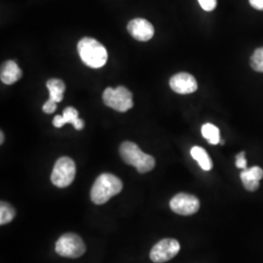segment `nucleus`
<instances>
[{
  "label": "nucleus",
  "mask_w": 263,
  "mask_h": 263,
  "mask_svg": "<svg viewBox=\"0 0 263 263\" xmlns=\"http://www.w3.org/2000/svg\"><path fill=\"white\" fill-rule=\"evenodd\" d=\"M79 56L85 65L92 68H101L107 62V51L94 38H82L77 45Z\"/></svg>",
  "instance_id": "nucleus-1"
},
{
  "label": "nucleus",
  "mask_w": 263,
  "mask_h": 263,
  "mask_svg": "<svg viewBox=\"0 0 263 263\" xmlns=\"http://www.w3.org/2000/svg\"><path fill=\"white\" fill-rule=\"evenodd\" d=\"M122 181L111 174L101 175L91 189V199L97 205H103L110 198L121 192Z\"/></svg>",
  "instance_id": "nucleus-2"
},
{
  "label": "nucleus",
  "mask_w": 263,
  "mask_h": 263,
  "mask_svg": "<svg viewBox=\"0 0 263 263\" xmlns=\"http://www.w3.org/2000/svg\"><path fill=\"white\" fill-rule=\"evenodd\" d=\"M120 155L124 162L134 166L139 173L145 174L155 167V159L142 152L141 148L134 142L125 141L120 145Z\"/></svg>",
  "instance_id": "nucleus-3"
},
{
  "label": "nucleus",
  "mask_w": 263,
  "mask_h": 263,
  "mask_svg": "<svg viewBox=\"0 0 263 263\" xmlns=\"http://www.w3.org/2000/svg\"><path fill=\"white\" fill-rule=\"evenodd\" d=\"M104 104L119 112L130 110L133 105V94L124 86H119L115 89L106 88L103 94Z\"/></svg>",
  "instance_id": "nucleus-4"
},
{
  "label": "nucleus",
  "mask_w": 263,
  "mask_h": 263,
  "mask_svg": "<svg viewBox=\"0 0 263 263\" xmlns=\"http://www.w3.org/2000/svg\"><path fill=\"white\" fill-rule=\"evenodd\" d=\"M76 174L74 161L69 157H61L57 160L51 175V180L57 187H67L74 180Z\"/></svg>",
  "instance_id": "nucleus-5"
},
{
  "label": "nucleus",
  "mask_w": 263,
  "mask_h": 263,
  "mask_svg": "<svg viewBox=\"0 0 263 263\" xmlns=\"http://www.w3.org/2000/svg\"><path fill=\"white\" fill-rule=\"evenodd\" d=\"M86 252L83 240L74 233H66L62 236L56 243V253L69 258H77Z\"/></svg>",
  "instance_id": "nucleus-6"
},
{
  "label": "nucleus",
  "mask_w": 263,
  "mask_h": 263,
  "mask_svg": "<svg viewBox=\"0 0 263 263\" xmlns=\"http://www.w3.org/2000/svg\"><path fill=\"white\" fill-rule=\"evenodd\" d=\"M179 243L175 239H163L155 245L151 251V259L154 263L169 261L179 254Z\"/></svg>",
  "instance_id": "nucleus-7"
},
{
  "label": "nucleus",
  "mask_w": 263,
  "mask_h": 263,
  "mask_svg": "<svg viewBox=\"0 0 263 263\" xmlns=\"http://www.w3.org/2000/svg\"><path fill=\"white\" fill-rule=\"evenodd\" d=\"M170 207L173 212L180 216H191L197 213L200 209V201L197 197L186 194L179 193L170 202Z\"/></svg>",
  "instance_id": "nucleus-8"
},
{
  "label": "nucleus",
  "mask_w": 263,
  "mask_h": 263,
  "mask_svg": "<svg viewBox=\"0 0 263 263\" xmlns=\"http://www.w3.org/2000/svg\"><path fill=\"white\" fill-rule=\"evenodd\" d=\"M170 87L178 94L186 95L194 93L197 90L198 85L194 76L186 72H180L171 78Z\"/></svg>",
  "instance_id": "nucleus-9"
},
{
  "label": "nucleus",
  "mask_w": 263,
  "mask_h": 263,
  "mask_svg": "<svg viewBox=\"0 0 263 263\" xmlns=\"http://www.w3.org/2000/svg\"><path fill=\"white\" fill-rule=\"evenodd\" d=\"M127 28L133 37L141 42L151 40L154 35V28L147 20L141 18L132 20Z\"/></svg>",
  "instance_id": "nucleus-10"
},
{
  "label": "nucleus",
  "mask_w": 263,
  "mask_h": 263,
  "mask_svg": "<svg viewBox=\"0 0 263 263\" xmlns=\"http://www.w3.org/2000/svg\"><path fill=\"white\" fill-rule=\"evenodd\" d=\"M68 123L72 124L78 131L82 130L84 127V121L82 119H79L77 109L72 106L66 107L63 112V115H56L53 120V125L56 128H62L64 125Z\"/></svg>",
  "instance_id": "nucleus-11"
},
{
  "label": "nucleus",
  "mask_w": 263,
  "mask_h": 263,
  "mask_svg": "<svg viewBox=\"0 0 263 263\" xmlns=\"http://www.w3.org/2000/svg\"><path fill=\"white\" fill-rule=\"evenodd\" d=\"M21 77L22 70L14 61H7L1 66L0 78L4 84H14L20 80Z\"/></svg>",
  "instance_id": "nucleus-12"
},
{
  "label": "nucleus",
  "mask_w": 263,
  "mask_h": 263,
  "mask_svg": "<svg viewBox=\"0 0 263 263\" xmlns=\"http://www.w3.org/2000/svg\"><path fill=\"white\" fill-rule=\"evenodd\" d=\"M47 88L50 93V100L61 103L64 100V93L66 91V85L63 80L52 78L47 81Z\"/></svg>",
  "instance_id": "nucleus-13"
},
{
  "label": "nucleus",
  "mask_w": 263,
  "mask_h": 263,
  "mask_svg": "<svg viewBox=\"0 0 263 263\" xmlns=\"http://www.w3.org/2000/svg\"><path fill=\"white\" fill-rule=\"evenodd\" d=\"M190 154L204 171H211L213 168V161L204 148L200 146H193L190 151Z\"/></svg>",
  "instance_id": "nucleus-14"
},
{
  "label": "nucleus",
  "mask_w": 263,
  "mask_h": 263,
  "mask_svg": "<svg viewBox=\"0 0 263 263\" xmlns=\"http://www.w3.org/2000/svg\"><path fill=\"white\" fill-rule=\"evenodd\" d=\"M202 135L211 144H217L220 142L219 129L214 124L206 123L202 126Z\"/></svg>",
  "instance_id": "nucleus-15"
},
{
  "label": "nucleus",
  "mask_w": 263,
  "mask_h": 263,
  "mask_svg": "<svg viewBox=\"0 0 263 263\" xmlns=\"http://www.w3.org/2000/svg\"><path fill=\"white\" fill-rule=\"evenodd\" d=\"M16 215V211L9 203L2 201L0 203V224L4 226L11 222Z\"/></svg>",
  "instance_id": "nucleus-16"
},
{
  "label": "nucleus",
  "mask_w": 263,
  "mask_h": 263,
  "mask_svg": "<svg viewBox=\"0 0 263 263\" xmlns=\"http://www.w3.org/2000/svg\"><path fill=\"white\" fill-rule=\"evenodd\" d=\"M263 178V170L259 167L246 169L241 173L242 180H260Z\"/></svg>",
  "instance_id": "nucleus-17"
},
{
  "label": "nucleus",
  "mask_w": 263,
  "mask_h": 263,
  "mask_svg": "<svg viewBox=\"0 0 263 263\" xmlns=\"http://www.w3.org/2000/svg\"><path fill=\"white\" fill-rule=\"evenodd\" d=\"M251 66L258 72H263V47L256 49L251 58Z\"/></svg>",
  "instance_id": "nucleus-18"
},
{
  "label": "nucleus",
  "mask_w": 263,
  "mask_h": 263,
  "mask_svg": "<svg viewBox=\"0 0 263 263\" xmlns=\"http://www.w3.org/2000/svg\"><path fill=\"white\" fill-rule=\"evenodd\" d=\"M198 2L205 11L211 12L216 9V0H198Z\"/></svg>",
  "instance_id": "nucleus-19"
},
{
  "label": "nucleus",
  "mask_w": 263,
  "mask_h": 263,
  "mask_svg": "<svg viewBox=\"0 0 263 263\" xmlns=\"http://www.w3.org/2000/svg\"><path fill=\"white\" fill-rule=\"evenodd\" d=\"M236 167L239 169H247V160L245 158V152H241L236 156Z\"/></svg>",
  "instance_id": "nucleus-20"
},
{
  "label": "nucleus",
  "mask_w": 263,
  "mask_h": 263,
  "mask_svg": "<svg viewBox=\"0 0 263 263\" xmlns=\"http://www.w3.org/2000/svg\"><path fill=\"white\" fill-rule=\"evenodd\" d=\"M43 111L47 114H51V113L54 112L57 109V103L52 101V100H48L47 102L44 104L43 107H42Z\"/></svg>",
  "instance_id": "nucleus-21"
},
{
  "label": "nucleus",
  "mask_w": 263,
  "mask_h": 263,
  "mask_svg": "<svg viewBox=\"0 0 263 263\" xmlns=\"http://www.w3.org/2000/svg\"><path fill=\"white\" fill-rule=\"evenodd\" d=\"M244 187L249 191H255L259 187V181L258 180H242Z\"/></svg>",
  "instance_id": "nucleus-22"
},
{
  "label": "nucleus",
  "mask_w": 263,
  "mask_h": 263,
  "mask_svg": "<svg viewBox=\"0 0 263 263\" xmlns=\"http://www.w3.org/2000/svg\"><path fill=\"white\" fill-rule=\"evenodd\" d=\"M250 4L254 9L263 11V0H250Z\"/></svg>",
  "instance_id": "nucleus-23"
},
{
  "label": "nucleus",
  "mask_w": 263,
  "mask_h": 263,
  "mask_svg": "<svg viewBox=\"0 0 263 263\" xmlns=\"http://www.w3.org/2000/svg\"><path fill=\"white\" fill-rule=\"evenodd\" d=\"M3 141H4V134H3V132H1L0 133V143L2 144Z\"/></svg>",
  "instance_id": "nucleus-24"
}]
</instances>
